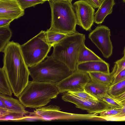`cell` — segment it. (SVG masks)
<instances>
[{"mask_svg":"<svg viewBox=\"0 0 125 125\" xmlns=\"http://www.w3.org/2000/svg\"><path fill=\"white\" fill-rule=\"evenodd\" d=\"M24 10L16 0H0V19H17L23 16Z\"/></svg>","mask_w":125,"mask_h":125,"instance_id":"7c38bea8","label":"cell"},{"mask_svg":"<svg viewBox=\"0 0 125 125\" xmlns=\"http://www.w3.org/2000/svg\"><path fill=\"white\" fill-rule=\"evenodd\" d=\"M10 113L8 110L0 108V117L7 115Z\"/></svg>","mask_w":125,"mask_h":125,"instance_id":"e575fe53","label":"cell"},{"mask_svg":"<svg viewBox=\"0 0 125 125\" xmlns=\"http://www.w3.org/2000/svg\"><path fill=\"white\" fill-rule=\"evenodd\" d=\"M14 20L9 18L0 19V27L10 25V23Z\"/></svg>","mask_w":125,"mask_h":125,"instance_id":"d6a6232c","label":"cell"},{"mask_svg":"<svg viewBox=\"0 0 125 125\" xmlns=\"http://www.w3.org/2000/svg\"><path fill=\"white\" fill-rule=\"evenodd\" d=\"M48 1L51 11L49 29L68 35L78 33L76 29L77 20L72 2L57 0Z\"/></svg>","mask_w":125,"mask_h":125,"instance_id":"3957f363","label":"cell"},{"mask_svg":"<svg viewBox=\"0 0 125 125\" xmlns=\"http://www.w3.org/2000/svg\"><path fill=\"white\" fill-rule=\"evenodd\" d=\"M0 94L11 96L12 90L3 67L0 68Z\"/></svg>","mask_w":125,"mask_h":125,"instance_id":"d6986e66","label":"cell"},{"mask_svg":"<svg viewBox=\"0 0 125 125\" xmlns=\"http://www.w3.org/2000/svg\"><path fill=\"white\" fill-rule=\"evenodd\" d=\"M85 39V34L79 32L68 35L53 46L51 56L74 72L76 71L78 54Z\"/></svg>","mask_w":125,"mask_h":125,"instance_id":"5b68a950","label":"cell"},{"mask_svg":"<svg viewBox=\"0 0 125 125\" xmlns=\"http://www.w3.org/2000/svg\"><path fill=\"white\" fill-rule=\"evenodd\" d=\"M73 7L77 20V25L86 31H90L94 21L95 10L83 0L76 1Z\"/></svg>","mask_w":125,"mask_h":125,"instance_id":"8fae6325","label":"cell"},{"mask_svg":"<svg viewBox=\"0 0 125 125\" xmlns=\"http://www.w3.org/2000/svg\"><path fill=\"white\" fill-rule=\"evenodd\" d=\"M94 8H98L100 6V0H83Z\"/></svg>","mask_w":125,"mask_h":125,"instance_id":"1f68e13d","label":"cell"},{"mask_svg":"<svg viewBox=\"0 0 125 125\" xmlns=\"http://www.w3.org/2000/svg\"><path fill=\"white\" fill-rule=\"evenodd\" d=\"M124 2H125V0H123Z\"/></svg>","mask_w":125,"mask_h":125,"instance_id":"f35d334b","label":"cell"},{"mask_svg":"<svg viewBox=\"0 0 125 125\" xmlns=\"http://www.w3.org/2000/svg\"><path fill=\"white\" fill-rule=\"evenodd\" d=\"M9 25L0 27V51L3 52L12 35Z\"/></svg>","mask_w":125,"mask_h":125,"instance_id":"ffe728a7","label":"cell"},{"mask_svg":"<svg viewBox=\"0 0 125 125\" xmlns=\"http://www.w3.org/2000/svg\"><path fill=\"white\" fill-rule=\"evenodd\" d=\"M61 110L59 106L50 105L35 108L33 112H29V115H36L42 121H46L58 120H85L87 118L86 114L69 113Z\"/></svg>","mask_w":125,"mask_h":125,"instance_id":"52a82bcc","label":"cell"},{"mask_svg":"<svg viewBox=\"0 0 125 125\" xmlns=\"http://www.w3.org/2000/svg\"><path fill=\"white\" fill-rule=\"evenodd\" d=\"M122 108H111L107 110L103 111L100 114L99 116L100 119L106 120L108 118L113 117L119 113L121 112Z\"/></svg>","mask_w":125,"mask_h":125,"instance_id":"d4e9b609","label":"cell"},{"mask_svg":"<svg viewBox=\"0 0 125 125\" xmlns=\"http://www.w3.org/2000/svg\"><path fill=\"white\" fill-rule=\"evenodd\" d=\"M103 60L93 51L87 47L85 43L82 47L78 57L77 64L92 61H101Z\"/></svg>","mask_w":125,"mask_h":125,"instance_id":"ac0fdd59","label":"cell"},{"mask_svg":"<svg viewBox=\"0 0 125 125\" xmlns=\"http://www.w3.org/2000/svg\"><path fill=\"white\" fill-rule=\"evenodd\" d=\"M20 47L25 62L29 68L43 61L51 48L47 41L45 31L43 30Z\"/></svg>","mask_w":125,"mask_h":125,"instance_id":"8992f818","label":"cell"},{"mask_svg":"<svg viewBox=\"0 0 125 125\" xmlns=\"http://www.w3.org/2000/svg\"><path fill=\"white\" fill-rule=\"evenodd\" d=\"M37 121L42 120L36 115H25L24 118L20 121Z\"/></svg>","mask_w":125,"mask_h":125,"instance_id":"4dcf8cb0","label":"cell"},{"mask_svg":"<svg viewBox=\"0 0 125 125\" xmlns=\"http://www.w3.org/2000/svg\"><path fill=\"white\" fill-rule=\"evenodd\" d=\"M62 99L65 102L74 104L76 108L86 110L89 114L100 113L111 108L102 100L93 101L82 99L69 92L65 93Z\"/></svg>","mask_w":125,"mask_h":125,"instance_id":"30bf717a","label":"cell"},{"mask_svg":"<svg viewBox=\"0 0 125 125\" xmlns=\"http://www.w3.org/2000/svg\"><path fill=\"white\" fill-rule=\"evenodd\" d=\"M91 80L88 73L76 70L56 85L60 93L83 91Z\"/></svg>","mask_w":125,"mask_h":125,"instance_id":"ba28073f","label":"cell"},{"mask_svg":"<svg viewBox=\"0 0 125 125\" xmlns=\"http://www.w3.org/2000/svg\"><path fill=\"white\" fill-rule=\"evenodd\" d=\"M99 100H102L108 105L111 108H122L123 105L116 101L111 97L108 93L102 95Z\"/></svg>","mask_w":125,"mask_h":125,"instance_id":"603a6c76","label":"cell"},{"mask_svg":"<svg viewBox=\"0 0 125 125\" xmlns=\"http://www.w3.org/2000/svg\"><path fill=\"white\" fill-rule=\"evenodd\" d=\"M23 10L29 7L34 6L39 4H42L45 0H16Z\"/></svg>","mask_w":125,"mask_h":125,"instance_id":"cb8c5ba5","label":"cell"},{"mask_svg":"<svg viewBox=\"0 0 125 125\" xmlns=\"http://www.w3.org/2000/svg\"><path fill=\"white\" fill-rule=\"evenodd\" d=\"M124 56H125V47L124 51Z\"/></svg>","mask_w":125,"mask_h":125,"instance_id":"74e56055","label":"cell"},{"mask_svg":"<svg viewBox=\"0 0 125 125\" xmlns=\"http://www.w3.org/2000/svg\"><path fill=\"white\" fill-rule=\"evenodd\" d=\"M0 99L3 102L7 109L11 113H19L24 115L29 113L19 99L0 94Z\"/></svg>","mask_w":125,"mask_h":125,"instance_id":"9a60e30c","label":"cell"},{"mask_svg":"<svg viewBox=\"0 0 125 125\" xmlns=\"http://www.w3.org/2000/svg\"><path fill=\"white\" fill-rule=\"evenodd\" d=\"M109 65L104 60L92 61L78 64L76 70L86 73L99 72L109 73Z\"/></svg>","mask_w":125,"mask_h":125,"instance_id":"4fadbf2b","label":"cell"},{"mask_svg":"<svg viewBox=\"0 0 125 125\" xmlns=\"http://www.w3.org/2000/svg\"><path fill=\"white\" fill-rule=\"evenodd\" d=\"M110 85L91 79L85 85L84 91L99 100L102 95L107 93Z\"/></svg>","mask_w":125,"mask_h":125,"instance_id":"2e32d148","label":"cell"},{"mask_svg":"<svg viewBox=\"0 0 125 125\" xmlns=\"http://www.w3.org/2000/svg\"><path fill=\"white\" fill-rule=\"evenodd\" d=\"M49 0H46V1H48Z\"/></svg>","mask_w":125,"mask_h":125,"instance_id":"ab89813d","label":"cell"},{"mask_svg":"<svg viewBox=\"0 0 125 125\" xmlns=\"http://www.w3.org/2000/svg\"><path fill=\"white\" fill-rule=\"evenodd\" d=\"M123 107L119 114L107 119L106 121H125V103L122 104Z\"/></svg>","mask_w":125,"mask_h":125,"instance_id":"83f0119b","label":"cell"},{"mask_svg":"<svg viewBox=\"0 0 125 125\" xmlns=\"http://www.w3.org/2000/svg\"><path fill=\"white\" fill-rule=\"evenodd\" d=\"M115 63L117 66V69L115 74V77L120 72L125 68V56L116 61Z\"/></svg>","mask_w":125,"mask_h":125,"instance_id":"f1b7e54d","label":"cell"},{"mask_svg":"<svg viewBox=\"0 0 125 125\" xmlns=\"http://www.w3.org/2000/svg\"><path fill=\"white\" fill-rule=\"evenodd\" d=\"M117 67L115 64L111 72L106 73L99 72L88 73L91 79L103 83L110 84L112 83L115 78V74Z\"/></svg>","mask_w":125,"mask_h":125,"instance_id":"e0dca14e","label":"cell"},{"mask_svg":"<svg viewBox=\"0 0 125 125\" xmlns=\"http://www.w3.org/2000/svg\"><path fill=\"white\" fill-rule=\"evenodd\" d=\"M69 92L82 99L93 101H96L99 100L85 91L79 92Z\"/></svg>","mask_w":125,"mask_h":125,"instance_id":"4316f807","label":"cell"},{"mask_svg":"<svg viewBox=\"0 0 125 125\" xmlns=\"http://www.w3.org/2000/svg\"><path fill=\"white\" fill-rule=\"evenodd\" d=\"M125 79V68L121 71L115 77L113 82L111 85L115 84Z\"/></svg>","mask_w":125,"mask_h":125,"instance_id":"f546056e","label":"cell"},{"mask_svg":"<svg viewBox=\"0 0 125 125\" xmlns=\"http://www.w3.org/2000/svg\"><path fill=\"white\" fill-rule=\"evenodd\" d=\"M46 40L48 43L51 47L60 41L68 35L48 29L45 31Z\"/></svg>","mask_w":125,"mask_h":125,"instance_id":"44dd1931","label":"cell"},{"mask_svg":"<svg viewBox=\"0 0 125 125\" xmlns=\"http://www.w3.org/2000/svg\"><path fill=\"white\" fill-rule=\"evenodd\" d=\"M110 36V30L103 25L97 26L88 35L89 38L100 51L104 57L107 58L111 55L113 52Z\"/></svg>","mask_w":125,"mask_h":125,"instance_id":"9c48e42d","label":"cell"},{"mask_svg":"<svg viewBox=\"0 0 125 125\" xmlns=\"http://www.w3.org/2000/svg\"><path fill=\"white\" fill-rule=\"evenodd\" d=\"M125 92V79L110 86L108 94L114 98Z\"/></svg>","mask_w":125,"mask_h":125,"instance_id":"7402d4cb","label":"cell"},{"mask_svg":"<svg viewBox=\"0 0 125 125\" xmlns=\"http://www.w3.org/2000/svg\"><path fill=\"white\" fill-rule=\"evenodd\" d=\"M62 0L64 1H66L69 2H72V1L73 0Z\"/></svg>","mask_w":125,"mask_h":125,"instance_id":"8d00e7d4","label":"cell"},{"mask_svg":"<svg viewBox=\"0 0 125 125\" xmlns=\"http://www.w3.org/2000/svg\"><path fill=\"white\" fill-rule=\"evenodd\" d=\"M19 43L10 42L4 52L3 67L12 88L13 94L18 98L27 85L30 72Z\"/></svg>","mask_w":125,"mask_h":125,"instance_id":"6da1fadb","label":"cell"},{"mask_svg":"<svg viewBox=\"0 0 125 125\" xmlns=\"http://www.w3.org/2000/svg\"><path fill=\"white\" fill-rule=\"evenodd\" d=\"M24 115L16 113H10L5 116L0 117V120L1 121H20L23 119Z\"/></svg>","mask_w":125,"mask_h":125,"instance_id":"484cf974","label":"cell"},{"mask_svg":"<svg viewBox=\"0 0 125 125\" xmlns=\"http://www.w3.org/2000/svg\"><path fill=\"white\" fill-rule=\"evenodd\" d=\"M0 108L7 109L5 104L0 99Z\"/></svg>","mask_w":125,"mask_h":125,"instance_id":"d590c367","label":"cell"},{"mask_svg":"<svg viewBox=\"0 0 125 125\" xmlns=\"http://www.w3.org/2000/svg\"><path fill=\"white\" fill-rule=\"evenodd\" d=\"M60 93L55 83L32 80L29 81L18 98L25 107L35 109L46 105Z\"/></svg>","mask_w":125,"mask_h":125,"instance_id":"7a4b0ae2","label":"cell"},{"mask_svg":"<svg viewBox=\"0 0 125 125\" xmlns=\"http://www.w3.org/2000/svg\"><path fill=\"white\" fill-rule=\"evenodd\" d=\"M115 4V0H100V6L94 13V22L102 23L106 17L112 13Z\"/></svg>","mask_w":125,"mask_h":125,"instance_id":"5bb4252c","label":"cell"},{"mask_svg":"<svg viewBox=\"0 0 125 125\" xmlns=\"http://www.w3.org/2000/svg\"><path fill=\"white\" fill-rule=\"evenodd\" d=\"M113 98L122 105L125 103V92Z\"/></svg>","mask_w":125,"mask_h":125,"instance_id":"836d02e7","label":"cell"},{"mask_svg":"<svg viewBox=\"0 0 125 125\" xmlns=\"http://www.w3.org/2000/svg\"><path fill=\"white\" fill-rule=\"evenodd\" d=\"M46 58L44 61L29 69L30 76L32 80L56 83L74 72L51 55Z\"/></svg>","mask_w":125,"mask_h":125,"instance_id":"277c9868","label":"cell"}]
</instances>
